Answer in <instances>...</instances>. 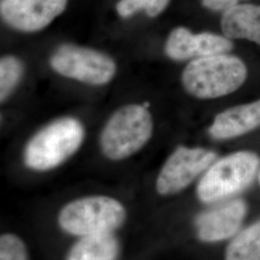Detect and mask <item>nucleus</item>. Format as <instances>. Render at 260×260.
Returning <instances> with one entry per match:
<instances>
[{
    "mask_svg": "<svg viewBox=\"0 0 260 260\" xmlns=\"http://www.w3.org/2000/svg\"><path fill=\"white\" fill-rule=\"evenodd\" d=\"M248 77L243 60L229 53L190 61L181 75L186 92L200 100L223 98L237 91Z\"/></svg>",
    "mask_w": 260,
    "mask_h": 260,
    "instance_id": "obj_1",
    "label": "nucleus"
},
{
    "mask_svg": "<svg viewBox=\"0 0 260 260\" xmlns=\"http://www.w3.org/2000/svg\"><path fill=\"white\" fill-rule=\"evenodd\" d=\"M85 138L83 124L73 117L49 122L29 140L24 163L29 169L46 172L59 167L80 149Z\"/></svg>",
    "mask_w": 260,
    "mask_h": 260,
    "instance_id": "obj_2",
    "label": "nucleus"
},
{
    "mask_svg": "<svg viewBox=\"0 0 260 260\" xmlns=\"http://www.w3.org/2000/svg\"><path fill=\"white\" fill-rule=\"evenodd\" d=\"M124 205L108 196H88L64 205L58 214L60 229L78 237L109 234L126 219Z\"/></svg>",
    "mask_w": 260,
    "mask_h": 260,
    "instance_id": "obj_3",
    "label": "nucleus"
},
{
    "mask_svg": "<svg viewBox=\"0 0 260 260\" xmlns=\"http://www.w3.org/2000/svg\"><path fill=\"white\" fill-rule=\"evenodd\" d=\"M260 157L253 151L239 150L216 160L197 187L204 204H216L247 189L258 176Z\"/></svg>",
    "mask_w": 260,
    "mask_h": 260,
    "instance_id": "obj_4",
    "label": "nucleus"
},
{
    "mask_svg": "<svg viewBox=\"0 0 260 260\" xmlns=\"http://www.w3.org/2000/svg\"><path fill=\"white\" fill-rule=\"evenodd\" d=\"M152 131V117L145 105H124L106 122L101 134V149L113 161L126 159L146 146Z\"/></svg>",
    "mask_w": 260,
    "mask_h": 260,
    "instance_id": "obj_5",
    "label": "nucleus"
},
{
    "mask_svg": "<svg viewBox=\"0 0 260 260\" xmlns=\"http://www.w3.org/2000/svg\"><path fill=\"white\" fill-rule=\"evenodd\" d=\"M49 64L58 75L94 86L109 83L117 72V65L110 56L75 45L58 47L50 56Z\"/></svg>",
    "mask_w": 260,
    "mask_h": 260,
    "instance_id": "obj_6",
    "label": "nucleus"
},
{
    "mask_svg": "<svg viewBox=\"0 0 260 260\" xmlns=\"http://www.w3.org/2000/svg\"><path fill=\"white\" fill-rule=\"evenodd\" d=\"M216 159L217 153L212 150L179 146L168 157L158 175L155 184L158 194L173 196L183 191Z\"/></svg>",
    "mask_w": 260,
    "mask_h": 260,
    "instance_id": "obj_7",
    "label": "nucleus"
},
{
    "mask_svg": "<svg viewBox=\"0 0 260 260\" xmlns=\"http://www.w3.org/2000/svg\"><path fill=\"white\" fill-rule=\"evenodd\" d=\"M67 4L68 0H1L0 14L10 27L33 33L48 26Z\"/></svg>",
    "mask_w": 260,
    "mask_h": 260,
    "instance_id": "obj_8",
    "label": "nucleus"
},
{
    "mask_svg": "<svg viewBox=\"0 0 260 260\" xmlns=\"http://www.w3.org/2000/svg\"><path fill=\"white\" fill-rule=\"evenodd\" d=\"M233 48V41L224 35L211 32L195 34L186 27L179 26L170 33L165 45V53L170 59L181 62L229 53Z\"/></svg>",
    "mask_w": 260,
    "mask_h": 260,
    "instance_id": "obj_9",
    "label": "nucleus"
},
{
    "mask_svg": "<svg viewBox=\"0 0 260 260\" xmlns=\"http://www.w3.org/2000/svg\"><path fill=\"white\" fill-rule=\"evenodd\" d=\"M248 212V205L241 199L226 201L200 214L196 219L198 238L205 243H216L234 237Z\"/></svg>",
    "mask_w": 260,
    "mask_h": 260,
    "instance_id": "obj_10",
    "label": "nucleus"
},
{
    "mask_svg": "<svg viewBox=\"0 0 260 260\" xmlns=\"http://www.w3.org/2000/svg\"><path fill=\"white\" fill-rule=\"evenodd\" d=\"M260 127V100L219 113L209 127L215 140H231Z\"/></svg>",
    "mask_w": 260,
    "mask_h": 260,
    "instance_id": "obj_11",
    "label": "nucleus"
},
{
    "mask_svg": "<svg viewBox=\"0 0 260 260\" xmlns=\"http://www.w3.org/2000/svg\"><path fill=\"white\" fill-rule=\"evenodd\" d=\"M221 27L231 40H248L260 46V5L239 3L224 11Z\"/></svg>",
    "mask_w": 260,
    "mask_h": 260,
    "instance_id": "obj_12",
    "label": "nucleus"
},
{
    "mask_svg": "<svg viewBox=\"0 0 260 260\" xmlns=\"http://www.w3.org/2000/svg\"><path fill=\"white\" fill-rule=\"evenodd\" d=\"M119 243L112 234L79 237L67 254L66 260H117Z\"/></svg>",
    "mask_w": 260,
    "mask_h": 260,
    "instance_id": "obj_13",
    "label": "nucleus"
},
{
    "mask_svg": "<svg viewBox=\"0 0 260 260\" xmlns=\"http://www.w3.org/2000/svg\"><path fill=\"white\" fill-rule=\"evenodd\" d=\"M224 260H260V219L233 237L225 248Z\"/></svg>",
    "mask_w": 260,
    "mask_h": 260,
    "instance_id": "obj_14",
    "label": "nucleus"
},
{
    "mask_svg": "<svg viewBox=\"0 0 260 260\" xmlns=\"http://www.w3.org/2000/svg\"><path fill=\"white\" fill-rule=\"evenodd\" d=\"M23 75V64L15 56H4L0 61V99L3 103L18 86Z\"/></svg>",
    "mask_w": 260,
    "mask_h": 260,
    "instance_id": "obj_15",
    "label": "nucleus"
},
{
    "mask_svg": "<svg viewBox=\"0 0 260 260\" xmlns=\"http://www.w3.org/2000/svg\"><path fill=\"white\" fill-rule=\"evenodd\" d=\"M0 260H28L25 243L14 233H5L1 235Z\"/></svg>",
    "mask_w": 260,
    "mask_h": 260,
    "instance_id": "obj_16",
    "label": "nucleus"
},
{
    "mask_svg": "<svg viewBox=\"0 0 260 260\" xmlns=\"http://www.w3.org/2000/svg\"><path fill=\"white\" fill-rule=\"evenodd\" d=\"M116 10L121 18H129L143 11V2L142 0H120L117 3Z\"/></svg>",
    "mask_w": 260,
    "mask_h": 260,
    "instance_id": "obj_17",
    "label": "nucleus"
},
{
    "mask_svg": "<svg viewBox=\"0 0 260 260\" xmlns=\"http://www.w3.org/2000/svg\"><path fill=\"white\" fill-rule=\"evenodd\" d=\"M143 11L150 18L159 16L167 8L170 0H142Z\"/></svg>",
    "mask_w": 260,
    "mask_h": 260,
    "instance_id": "obj_18",
    "label": "nucleus"
},
{
    "mask_svg": "<svg viewBox=\"0 0 260 260\" xmlns=\"http://www.w3.org/2000/svg\"><path fill=\"white\" fill-rule=\"evenodd\" d=\"M240 1L242 0H202V4L207 10L223 13L239 4Z\"/></svg>",
    "mask_w": 260,
    "mask_h": 260,
    "instance_id": "obj_19",
    "label": "nucleus"
},
{
    "mask_svg": "<svg viewBox=\"0 0 260 260\" xmlns=\"http://www.w3.org/2000/svg\"><path fill=\"white\" fill-rule=\"evenodd\" d=\"M258 182H259V186H260V170H259V173H258Z\"/></svg>",
    "mask_w": 260,
    "mask_h": 260,
    "instance_id": "obj_20",
    "label": "nucleus"
}]
</instances>
